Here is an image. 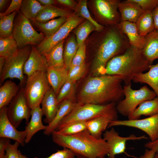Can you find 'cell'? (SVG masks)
Returning <instances> with one entry per match:
<instances>
[{
	"label": "cell",
	"mask_w": 158,
	"mask_h": 158,
	"mask_svg": "<svg viewBox=\"0 0 158 158\" xmlns=\"http://www.w3.org/2000/svg\"><path fill=\"white\" fill-rule=\"evenodd\" d=\"M138 31L141 36L145 37L155 30L152 12L144 11L135 23Z\"/></svg>",
	"instance_id": "obj_31"
},
{
	"label": "cell",
	"mask_w": 158,
	"mask_h": 158,
	"mask_svg": "<svg viewBox=\"0 0 158 158\" xmlns=\"http://www.w3.org/2000/svg\"><path fill=\"white\" fill-rule=\"evenodd\" d=\"M10 142L9 138L0 137V158H5L6 150Z\"/></svg>",
	"instance_id": "obj_46"
},
{
	"label": "cell",
	"mask_w": 158,
	"mask_h": 158,
	"mask_svg": "<svg viewBox=\"0 0 158 158\" xmlns=\"http://www.w3.org/2000/svg\"><path fill=\"white\" fill-rule=\"evenodd\" d=\"M151 65L142 50L130 45L123 53L108 62L104 75L120 76L124 85H128L135 75L149 70Z\"/></svg>",
	"instance_id": "obj_4"
},
{
	"label": "cell",
	"mask_w": 158,
	"mask_h": 158,
	"mask_svg": "<svg viewBox=\"0 0 158 158\" xmlns=\"http://www.w3.org/2000/svg\"><path fill=\"white\" fill-rule=\"evenodd\" d=\"M68 18L60 17L46 23L39 22L35 19L30 21L34 27L44 35L45 38H47L57 32L67 21Z\"/></svg>",
	"instance_id": "obj_25"
},
{
	"label": "cell",
	"mask_w": 158,
	"mask_h": 158,
	"mask_svg": "<svg viewBox=\"0 0 158 158\" xmlns=\"http://www.w3.org/2000/svg\"><path fill=\"white\" fill-rule=\"evenodd\" d=\"M86 68L85 63L70 67L68 71L67 80L76 82L83 77L86 72Z\"/></svg>",
	"instance_id": "obj_40"
},
{
	"label": "cell",
	"mask_w": 158,
	"mask_h": 158,
	"mask_svg": "<svg viewBox=\"0 0 158 158\" xmlns=\"http://www.w3.org/2000/svg\"><path fill=\"white\" fill-rule=\"evenodd\" d=\"M20 145V143L17 141H15L13 144L10 143L6 150L5 158H20V151L18 150Z\"/></svg>",
	"instance_id": "obj_43"
},
{
	"label": "cell",
	"mask_w": 158,
	"mask_h": 158,
	"mask_svg": "<svg viewBox=\"0 0 158 158\" xmlns=\"http://www.w3.org/2000/svg\"><path fill=\"white\" fill-rule=\"evenodd\" d=\"M12 35L18 49L27 45H37L45 39L42 33H39L34 28L30 20L20 11L15 18Z\"/></svg>",
	"instance_id": "obj_7"
},
{
	"label": "cell",
	"mask_w": 158,
	"mask_h": 158,
	"mask_svg": "<svg viewBox=\"0 0 158 158\" xmlns=\"http://www.w3.org/2000/svg\"><path fill=\"white\" fill-rule=\"evenodd\" d=\"M155 152L153 150L147 149L143 154L138 158H154Z\"/></svg>",
	"instance_id": "obj_50"
},
{
	"label": "cell",
	"mask_w": 158,
	"mask_h": 158,
	"mask_svg": "<svg viewBox=\"0 0 158 158\" xmlns=\"http://www.w3.org/2000/svg\"><path fill=\"white\" fill-rule=\"evenodd\" d=\"M121 2L119 0H95L93 1L96 14L102 24L113 26L121 22L118 7Z\"/></svg>",
	"instance_id": "obj_11"
},
{
	"label": "cell",
	"mask_w": 158,
	"mask_h": 158,
	"mask_svg": "<svg viewBox=\"0 0 158 158\" xmlns=\"http://www.w3.org/2000/svg\"><path fill=\"white\" fill-rule=\"evenodd\" d=\"M145 37V44L142 51L146 58L152 64L158 58V30L155 29Z\"/></svg>",
	"instance_id": "obj_29"
},
{
	"label": "cell",
	"mask_w": 158,
	"mask_h": 158,
	"mask_svg": "<svg viewBox=\"0 0 158 158\" xmlns=\"http://www.w3.org/2000/svg\"><path fill=\"white\" fill-rule=\"evenodd\" d=\"M85 58L86 46L84 43L79 46L77 51L73 59L70 67L85 63Z\"/></svg>",
	"instance_id": "obj_41"
},
{
	"label": "cell",
	"mask_w": 158,
	"mask_h": 158,
	"mask_svg": "<svg viewBox=\"0 0 158 158\" xmlns=\"http://www.w3.org/2000/svg\"><path fill=\"white\" fill-rule=\"evenodd\" d=\"M78 47L75 37L73 35L68 40L63 53L65 67L68 71Z\"/></svg>",
	"instance_id": "obj_33"
},
{
	"label": "cell",
	"mask_w": 158,
	"mask_h": 158,
	"mask_svg": "<svg viewBox=\"0 0 158 158\" xmlns=\"http://www.w3.org/2000/svg\"><path fill=\"white\" fill-rule=\"evenodd\" d=\"M7 107L0 109V137L6 138L18 142L21 146L25 143L26 132L18 130L11 123L7 115Z\"/></svg>",
	"instance_id": "obj_15"
},
{
	"label": "cell",
	"mask_w": 158,
	"mask_h": 158,
	"mask_svg": "<svg viewBox=\"0 0 158 158\" xmlns=\"http://www.w3.org/2000/svg\"><path fill=\"white\" fill-rule=\"evenodd\" d=\"M19 89L14 82L11 80L5 81L0 88V109L8 106Z\"/></svg>",
	"instance_id": "obj_30"
},
{
	"label": "cell",
	"mask_w": 158,
	"mask_h": 158,
	"mask_svg": "<svg viewBox=\"0 0 158 158\" xmlns=\"http://www.w3.org/2000/svg\"><path fill=\"white\" fill-rule=\"evenodd\" d=\"M40 4L43 6H48L57 3L56 0H37Z\"/></svg>",
	"instance_id": "obj_51"
},
{
	"label": "cell",
	"mask_w": 158,
	"mask_h": 158,
	"mask_svg": "<svg viewBox=\"0 0 158 158\" xmlns=\"http://www.w3.org/2000/svg\"><path fill=\"white\" fill-rule=\"evenodd\" d=\"M139 5L144 11L151 12L158 6V0H128Z\"/></svg>",
	"instance_id": "obj_42"
},
{
	"label": "cell",
	"mask_w": 158,
	"mask_h": 158,
	"mask_svg": "<svg viewBox=\"0 0 158 158\" xmlns=\"http://www.w3.org/2000/svg\"><path fill=\"white\" fill-rule=\"evenodd\" d=\"M109 146L108 158H115L116 155L124 153L127 141L147 139L145 135L137 136L132 134L125 137L121 136L113 128L104 132L103 138Z\"/></svg>",
	"instance_id": "obj_14"
},
{
	"label": "cell",
	"mask_w": 158,
	"mask_h": 158,
	"mask_svg": "<svg viewBox=\"0 0 158 158\" xmlns=\"http://www.w3.org/2000/svg\"><path fill=\"white\" fill-rule=\"evenodd\" d=\"M118 26L127 37L131 45L142 50L144 48L145 42V37L139 34L135 23L121 21Z\"/></svg>",
	"instance_id": "obj_20"
},
{
	"label": "cell",
	"mask_w": 158,
	"mask_h": 158,
	"mask_svg": "<svg viewBox=\"0 0 158 158\" xmlns=\"http://www.w3.org/2000/svg\"><path fill=\"white\" fill-rule=\"evenodd\" d=\"M123 91L125 98L116 104V109L118 113L128 117L140 104L157 97L154 92L146 85L137 90L133 89L131 84L124 85Z\"/></svg>",
	"instance_id": "obj_6"
},
{
	"label": "cell",
	"mask_w": 158,
	"mask_h": 158,
	"mask_svg": "<svg viewBox=\"0 0 158 158\" xmlns=\"http://www.w3.org/2000/svg\"><path fill=\"white\" fill-rule=\"evenodd\" d=\"M77 102L75 98L66 99L59 105L57 112L52 121L47 126L44 134L47 135L51 134L55 130L62 120L72 110Z\"/></svg>",
	"instance_id": "obj_18"
},
{
	"label": "cell",
	"mask_w": 158,
	"mask_h": 158,
	"mask_svg": "<svg viewBox=\"0 0 158 158\" xmlns=\"http://www.w3.org/2000/svg\"><path fill=\"white\" fill-rule=\"evenodd\" d=\"M158 114V97L145 101L140 104L129 117L128 120L140 119L144 115L149 117Z\"/></svg>",
	"instance_id": "obj_28"
},
{
	"label": "cell",
	"mask_w": 158,
	"mask_h": 158,
	"mask_svg": "<svg viewBox=\"0 0 158 158\" xmlns=\"http://www.w3.org/2000/svg\"><path fill=\"white\" fill-rule=\"evenodd\" d=\"M145 147L147 149L153 150L156 152L158 151V139L154 141H150L145 145Z\"/></svg>",
	"instance_id": "obj_48"
},
{
	"label": "cell",
	"mask_w": 158,
	"mask_h": 158,
	"mask_svg": "<svg viewBox=\"0 0 158 158\" xmlns=\"http://www.w3.org/2000/svg\"><path fill=\"white\" fill-rule=\"evenodd\" d=\"M57 3L66 6L75 11L77 6V4L73 0H57Z\"/></svg>",
	"instance_id": "obj_47"
},
{
	"label": "cell",
	"mask_w": 158,
	"mask_h": 158,
	"mask_svg": "<svg viewBox=\"0 0 158 158\" xmlns=\"http://www.w3.org/2000/svg\"><path fill=\"white\" fill-rule=\"evenodd\" d=\"M51 135L55 143L70 149L77 158H98L108 155L107 142L103 138H95L87 130L71 135L61 134L54 130Z\"/></svg>",
	"instance_id": "obj_3"
},
{
	"label": "cell",
	"mask_w": 158,
	"mask_h": 158,
	"mask_svg": "<svg viewBox=\"0 0 158 158\" xmlns=\"http://www.w3.org/2000/svg\"><path fill=\"white\" fill-rule=\"evenodd\" d=\"M31 115L30 120L25 130L26 132L25 144L28 143L37 132L42 130H44L47 128V126L43 125L42 123L43 114L40 106L31 109Z\"/></svg>",
	"instance_id": "obj_21"
},
{
	"label": "cell",
	"mask_w": 158,
	"mask_h": 158,
	"mask_svg": "<svg viewBox=\"0 0 158 158\" xmlns=\"http://www.w3.org/2000/svg\"><path fill=\"white\" fill-rule=\"evenodd\" d=\"M98 158H104V157H99Z\"/></svg>",
	"instance_id": "obj_56"
},
{
	"label": "cell",
	"mask_w": 158,
	"mask_h": 158,
	"mask_svg": "<svg viewBox=\"0 0 158 158\" xmlns=\"http://www.w3.org/2000/svg\"><path fill=\"white\" fill-rule=\"evenodd\" d=\"M117 126L132 127L139 129L148 135L151 141L158 139V114L142 119L117 120L111 121L108 128Z\"/></svg>",
	"instance_id": "obj_13"
},
{
	"label": "cell",
	"mask_w": 158,
	"mask_h": 158,
	"mask_svg": "<svg viewBox=\"0 0 158 158\" xmlns=\"http://www.w3.org/2000/svg\"><path fill=\"white\" fill-rule=\"evenodd\" d=\"M121 21L136 23L139 17L144 12L137 4L128 0L121 1L118 7Z\"/></svg>",
	"instance_id": "obj_22"
},
{
	"label": "cell",
	"mask_w": 158,
	"mask_h": 158,
	"mask_svg": "<svg viewBox=\"0 0 158 158\" xmlns=\"http://www.w3.org/2000/svg\"><path fill=\"white\" fill-rule=\"evenodd\" d=\"M102 32L91 68L94 76L104 75L108 62L123 53L130 46L127 37L118 25L108 26Z\"/></svg>",
	"instance_id": "obj_2"
},
{
	"label": "cell",
	"mask_w": 158,
	"mask_h": 158,
	"mask_svg": "<svg viewBox=\"0 0 158 158\" xmlns=\"http://www.w3.org/2000/svg\"><path fill=\"white\" fill-rule=\"evenodd\" d=\"M24 94L31 109L40 106L46 92L51 88L46 72L37 71L27 77Z\"/></svg>",
	"instance_id": "obj_8"
},
{
	"label": "cell",
	"mask_w": 158,
	"mask_h": 158,
	"mask_svg": "<svg viewBox=\"0 0 158 158\" xmlns=\"http://www.w3.org/2000/svg\"><path fill=\"white\" fill-rule=\"evenodd\" d=\"M132 81L135 83L148 84L152 88L158 97V63L155 65H151L147 72L140 73L135 75Z\"/></svg>",
	"instance_id": "obj_24"
},
{
	"label": "cell",
	"mask_w": 158,
	"mask_h": 158,
	"mask_svg": "<svg viewBox=\"0 0 158 158\" xmlns=\"http://www.w3.org/2000/svg\"><path fill=\"white\" fill-rule=\"evenodd\" d=\"M154 158H158V151L156 152Z\"/></svg>",
	"instance_id": "obj_55"
},
{
	"label": "cell",
	"mask_w": 158,
	"mask_h": 158,
	"mask_svg": "<svg viewBox=\"0 0 158 158\" xmlns=\"http://www.w3.org/2000/svg\"><path fill=\"white\" fill-rule=\"evenodd\" d=\"M75 11V15L86 19L93 24L96 28L97 31L102 32L104 29V26L97 23L91 16L87 7L86 0H80Z\"/></svg>",
	"instance_id": "obj_37"
},
{
	"label": "cell",
	"mask_w": 158,
	"mask_h": 158,
	"mask_svg": "<svg viewBox=\"0 0 158 158\" xmlns=\"http://www.w3.org/2000/svg\"><path fill=\"white\" fill-rule=\"evenodd\" d=\"M73 15L71 11L63 8L53 5L44 6L35 19L39 22L46 23L55 18H68Z\"/></svg>",
	"instance_id": "obj_27"
},
{
	"label": "cell",
	"mask_w": 158,
	"mask_h": 158,
	"mask_svg": "<svg viewBox=\"0 0 158 158\" xmlns=\"http://www.w3.org/2000/svg\"><path fill=\"white\" fill-rule=\"evenodd\" d=\"M19 154L20 158H28L25 155L22 154L20 151V152Z\"/></svg>",
	"instance_id": "obj_54"
},
{
	"label": "cell",
	"mask_w": 158,
	"mask_h": 158,
	"mask_svg": "<svg viewBox=\"0 0 158 158\" xmlns=\"http://www.w3.org/2000/svg\"><path fill=\"white\" fill-rule=\"evenodd\" d=\"M22 0H12L6 10L4 12L0 13V17L8 15L15 11H20Z\"/></svg>",
	"instance_id": "obj_45"
},
{
	"label": "cell",
	"mask_w": 158,
	"mask_h": 158,
	"mask_svg": "<svg viewBox=\"0 0 158 158\" xmlns=\"http://www.w3.org/2000/svg\"><path fill=\"white\" fill-rule=\"evenodd\" d=\"M84 18L73 14L69 17L67 21L54 34L45 38L36 47L40 53L44 55L53 47L65 40L70 32L81 24Z\"/></svg>",
	"instance_id": "obj_12"
},
{
	"label": "cell",
	"mask_w": 158,
	"mask_h": 158,
	"mask_svg": "<svg viewBox=\"0 0 158 158\" xmlns=\"http://www.w3.org/2000/svg\"><path fill=\"white\" fill-rule=\"evenodd\" d=\"M74 153L70 149L64 148L60 150H58L55 153L46 158H74ZM34 158H39L35 157Z\"/></svg>",
	"instance_id": "obj_44"
},
{
	"label": "cell",
	"mask_w": 158,
	"mask_h": 158,
	"mask_svg": "<svg viewBox=\"0 0 158 158\" xmlns=\"http://www.w3.org/2000/svg\"><path fill=\"white\" fill-rule=\"evenodd\" d=\"M56 94L50 88L46 93L41 102L44 122L49 124L54 118L59 108Z\"/></svg>",
	"instance_id": "obj_19"
},
{
	"label": "cell",
	"mask_w": 158,
	"mask_h": 158,
	"mask_svg": "<svg viewBox=\"0 0 158 158\" xmlns=\"http://www.w3.org/2000/svg\"><path fill=\"white\" fill-rule=\"evenodd\" d=\"M117 114L106 115L97 117L87 121V130L93 136L97 139L102 138V135L112 121L117 119Z\"/></svg>",
	"instance_id": "obj_17"
},
{
	"label": "cell",
	"mask_w": 158,
	"mask_h": 158,
	"mask_svg": "<svg viewBox=\"0 0 158 158\" xmlns=\"http://www.w3.org/2000/svg\"><path fill=\"white\" fill-rule=\"evenodd\" d=\"M155 29L158 30V6L152 12Z\"/></svg>",
	"instance_id": "obj_49"
},
{
	"label": "cell",
	"mask_w": 158,
	"mask_h": 158,
	"mask_svg": "<svg viewBox=\"0 0 158 158\" xmlns=\"http://www.w3.org/2000/svg\"><path fill=\"white\" fill-rule=\"evenodd\" d=\"M65 40L53 47L44 54L47 67L54 68H65L63 56V46Z\"/></svg>",
	"instance_id": "obj_26"
},
{
	"label": "cell",
	"mask_w": 158,
	"mask_h": 158,
	"mask_svg": "<svg viewBox=\"0 0 158 158\" xmlns=\"http://www.w3.org/2000/svg\"><path fill=\"white\" fill-rule=\"evenodd\" d=\"M17 13L15 11L8 15L0 17V38L12 35L14 21Z\"/></svg>",
	"instance_id": "obj_35"
},
{
	"label": "cell",
	"mask_w": 158,
	"mask_h": 158,
	"mask_svg": "<svg viewBox=\"0 0 158 158\" xmlns=\"http://www.w3.org/2000/svg\"><path fill=\"white\" fill-rule=\"evenodd\" d=\"M9 1L7 0H0V11L1 12L6 7L7 4Z\"/></svg>",
	"instance_id": "obj_52"
},
{
	"label": "cell",
	"mask_w": 158,
	"mask_h": 158,
	"mask_svg": "<svg viewBox=\"0 0 158 158\" xmlns=\"http://www.w3.org/2000/svg\"><path fill=\"white\" fill-rule=\"evenodd\" d=\"M18 48L12 35L4 38H0V57L6 59L15 54Z\"/></svg>",
	"instance_id": "obj_34"
},
{
	"label": "cell",
	"mask_w": 158,
	"mask_h": 158,
	"mask_svg": "<svg viewBox=\"0 0 158 158\" xmlns=\"http://www.w3.org/2000/svg\"><path fill=\"white\" fill-rule=\"evenodd\" d=\"M76 89V82L67 80L61 89L57 96V100L59 105L66 99L75 98Z\"/></svg>",
	"instance_id": "obj_38"
},
{
	"label": "cell",
	"mask_w": 158,
	"mask_h": 158,
	"mask_svg": "<svg viewBox=\"0 0 158 158\" xmlns=\"http://www.w3.org/2000/svg\"><path fill=\"white\" fill-rule=\"evenodd\" d=\"M87 121L72 123L56 131L59 133L63 135H71L76 134L87 130Z\"/></svg>",
	"instance_id": "obj_39"
},
{
	"label": "cell",
	"mask_w": 158,
	"mask_h": 158,
	"mask_svg": "<svg viewBox=\"0 0 158 158\" xmlns=\"http://www.w3.org/2000/svg\"><path fill=\"white\" fill-rule=\"evenodd\" d=\"M116 105L114 103L98 104L77 102L71 111L62 120L55 130H58L74 122L87 121L99 116L118 114Z\"/></svg>",
	"instance_id": "obj_5"
},
{
	"label": "cell",
	"mask_w": 158,
	"mask_h": 158,
	"mask_svg": "<svg viewBox=\"0 0 158 158\" xmlns=\"http://www.w3.org/2000/svg\"><path fill=\"white\" fill-rule=\"evenodd\" d=\"M7 107V115L11 123L16 128L19 126L23 119L26 124L29 122L31 109L24 94V88L22 87Z\"/></svg>",
	"instance_id": "obj_10"
},
{
	"label": "cell",
	"mask_w": 158,
	"mask_h": 158,
	"mask_svg": "<svg viewBox=\"0 0 158 158\" xmlns=\"http://www.w3.org/2000/svg\"><path fill=\"white\" fill-rule=\"evenodd\" d=\"M123 82L117 75L94 76L87 78L78 94L77 102L104 104L118 102L124 95Z\"/></svg>",
	"instance_id": "obj_1"
},
{
	"label": "cell",
	"mask_w": 158,
	"mask_h": 158,
	"mask_svg": "<svg viewBox=\"0 0 158 158\" xmlns=\"http://www.w3.org/2000/svg\"><path fill=\"white\" fill-rule=\"evenodd\" d=\"M19 49L13 55L6 59L5 64L0 72V82L8 78H17L20 81L21 86L26 82L23 68L31 51V45Z\"/></svg>",
	"instance_id": "obj_9"
},
{
	"label": "cell",
	"mask_w": 158,
	"mask_h": 158,
	"mask_svg": "<svg viewBox=\"0 0 158 158\" xmlns=\"http://www.w3.org/2000/svg\"><path fill=\"white\" fill-rule=\"evenodd\" d=\"M6 59L4 57H0V72H1L5 63Z\"/></svg>",
	"instance_id": "obj_53"
},
{
	"label": "cell",
	"mask_w": 158,
	"mask_h": 158,
	"mask_svg": "<svg viewBox=\"0 0 158 158\" xmlns=\"http://www.w3.org/2000/svg\"><path fill=\"white\" fill-rule=\"evenodd\" d=\"M68 71L65 68H54L47 67L46 72L48 83L56 95L67 80Z\"/></svg>",
	"instance_id": "obj_23"
},
{
	"label": "cell",
	"mask_w": 158,
	"mask_h": 158,
	"mask_svg": "<svg viewBox=\"0 0 158 158\" xmlns=\"http://www.w3.org/2000/svg\"><path fill=\"white\" fill-rule=\"evenodd\" d=\"M95 30L97 31L96 27L87 20L80 24L75 31L76 40L79 46L83 44L89 35Z\"/></svg>",
	"instance_id": "obj_36"
},
{
	"label": "cell",
	"mask_w": 158,
	"mask_h": 158,
	"mask_svg": "<svg viewBox=\"0 0 158 158\" xmlns=\"http://www.w3.org/2000/svg\"><path fill=\"white\" fill-rule=\"evenodd\" d=\"M36 0H23L20 8V12L30 20L35 19L40 11L44 7Z\"/></svg>",
	"instance_id": "obj_32"
},
{
	"label": "cell",
	"mask_w": 158,
	"mask_h": 158,
	"mask_svg": "<svg viewBox=\"0 0 158 158\" xmlns=\"http://www.w3.org/2000/svg\"><path fill=\"white\" fill-rule=\"evenodd\" d=\"M31 47L30 55L23 68L24 73L27 77L37 71L46 72L47 68L44 56L40 53L35 46L31 45Z\"/></svg>",
	"instance_id": "obj_16"
}]
</instances>
